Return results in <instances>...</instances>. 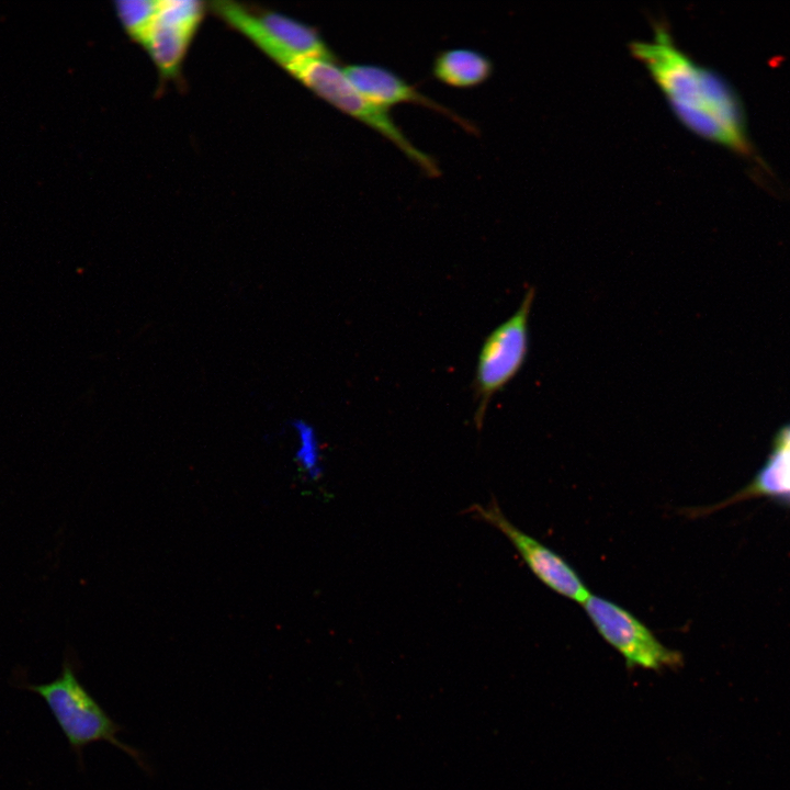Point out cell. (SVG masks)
<instances>
[{
    "instance_id": "6da1fadb",
    "label": "cell",
    "mask_w": 790,
    "mask_h": 790,
    "mask_svg": "<svg viewBox=\"0 0 790 790\" xmlns=\"http://www.w3.org/2000/svg\"><path fill=\"white\" fill-rule=\"evenodd\" d=\"M651 41H632L630 50L666 98L677 119L700 137L763 166L749 139L743 104L718 71L695 61L655 25Z\"/></svg>"
},
{
    "instance_id": "7a4b0ae2",
    "label": "cell",
    "mask_w": 790,
    "mask_h": 790,
    "mask_svg": "<svg viewBox=\"0 0 790 790\" xmlns=\"http://www.w3.org/2000/svg\"><path fill=\"white\" fill-rule=\"evenodd\" d=\"M283 69L318 98L387 138L428 176L440 174L436 160L411 144L391 117L388 109L364 98L337 61L305 57L293 60Z\"/></svg>"
},
{
    "instance_id": "3957f363",
    "label": "cell",
    "mask_w": 790,
    "mask_h": 790,
    "mask_svg": "<svg viewBox=\"0 0 790 790\" xmlns=\"http://www.w3.org/2000/svg\"><path fill=\"white\" fill-rule=\"evenodd\" d=\"M213 11L249 38L275 64L284 68L297 58L316 57L337 61L318 30L273 10L252 13L232 1L212 3Z\"/></svg>"
},
{
    "instance_id": "277c9868",
    "label": "cell",
    "mask_w": 790,
    "mask_h": 790,
    "mask_svg": "<svg viewBox=\"0 0 790 790\" xmlns=\"http://www.w3.org/2000/svg\"><path fill=\"white\" fill-rule=\"evenodd\" d=\"M535 289L528 287L516 312L485 338L478 353L474 379L477 429L484 422L487 406L522 369L529 354V320Z\"/></svg>"
},
{
    "instance_id": "5b68a950",
    "label": "cell",
    "mask_w": 790,
    "mask_h": 790,
    "mask_svg": "<svg viewBox=\"0 0 790 790\" xmlns=\"http://www.w3.org/2000/svg\"><path fill=\"white\" fill-rule=\"evenodd\" d=\"M27 689L44 699L56 722L78 754L93 742L106 741L137 758V753L116 738L120 726L77 679L70 664L64 663L53 681L29 685Z\"/></svg>"
},
{
    "instance_id": "8992f818",
    "label": "cell",
    "mask_w": 790,
    "mask_h": 790,
    "mask_svg": "<svg viewBox=\"0 0 790 790\" xmlns=\"http://www.w3.org/2000/svg\"><path fill=\"white\" fill-rule=\"evenodd\" d=\"M583 607L599 635L623 657L628 668L662 672L682 666L680 652L665 646L645 623L620 605L591 594Z\"/></svg>"
},
{
    "instance_id": "52a82bcc",
    "label": "cell",
    "mask_w": 790,
    "mask_h": 790,
    "mask_svg": "<svg viewBox=\"0 0 790 790\" xmlns=\"http://www.w3.org/2000/svg\"><path fill=\"white\" fill-rule=\"evenodd\" d=\"M466 512L499 530L514 545L531 573L551 590L582 605L591 595L567 561L508 520L495 499L486 506L473 505Z\"/></svg>"
},
{
    "instance_id": "ba28073f",
    "label": "cell",
    "mask_w": 790,
    "mask_h": 790,
    "mask_svg": "<svg viewBox=\"0 0 790 790\" xmlns=\"http://www.w3.org/2000/svg\"><path fill=\"white\" fill-rule=\"evenodd\" d=\"M204 5L195 0H167L140 45L148 52L161 76L173 78L204 16Z\"/></svg>"
},
{
    "instance_id": "9c48e42d",
    "label": "cell",
    "mask_w": 790,
    "mask_h": 790,
    "mask_svg": "<svg viewBox=\"0 0 790 790\" xmlns=\"http://www.w3.org/2000/svg\"><path fill=\"white\" fill-rule=\"evenodd\" d=\"M342 69L354 88L374 104L385 109L400 103L417 104L448 116L465 129H474L465 119L425 95L385 67L373 64H350Z\"/></svg>"
},
{
    "instance_id": "30bf717a",
    "label": "cell",
    "mask_w": 790,
    "mask_h": 790,
    "mask_svg": "<svg viewBox=\"0 0 790 790\" xmlns=\"http://www.w3.org/2000/svg\"><path fill=\"white\" fill-rule=\"evenodd\" d=\"M758 497H767L790 505V449L774 442L772 450L754 478L727 499L704 508L690 510L691 517H700L730 505Z\"/></svg>"
},
{
    "instance_id": "8fae6325",
    "label": "cell",
    "mask_w": 790,
    "mask_h": 790,
    "mask_svg": "<svg viewBox=\"0 0 790 790\" xmlns=\"http://www.w3.org/2000/svg\"><path fill=\"white\" fill-rule=\"evenodd\" d=\"M493 72L492 60L472 48H449L437 54L432 74L440 82L459 89L482 84Z\"/></svg>"
},
{
    "instance_id": "7c38bea8",
    "label": "cell",
    "mask_w": 790,
    "mask_h": 790,
    "mask_svg": "<svg viewBox=\"0 0 790 790\" xmlns=\"http://www.w3.org/2000/svg\"><path fill=\"white\" fill-rule=\"evenodd\" d=\"M161 0H121L115 2V11L125 32L142 44L154 24Z\"/></svg>"
},
{
    "instance_id": "4fadbf2b",
    "label": "cell",
    "mask_w": 790,
    "mask_h": 790,
    "mask_svg": "<svg viewBox=\"0 0 790 790\" xmlns=\"http://www.w3.org/2000/svg\"><path fill=\"white\" fill-rule=\"evenodd\" d=\"M790 449V424L785 426L776 436L775 441Z\"/></svg>"
}]
</instances>
